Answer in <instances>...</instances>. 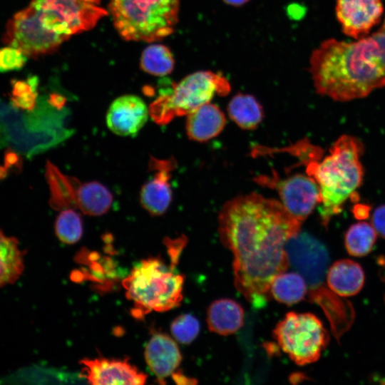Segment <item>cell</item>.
I'll list each match as a JSON object with an SVG mask.
<instances>
[{
	"mask_svg": "<svg viewBox=\"0 0 385 385\" xmlns=\"http://www.w3.org/2000/svg\"><path fill=\"white\" fill-rule=\"evenodd\" d=\"M218 221L220 239L234 256L237 289L255 307L265 304L273 279L289 265L286 243L302 223L281 202L257 193L225 202Z\"/></svg>",
	"mask_w": 385,
	"mask_h": 385,
	"instance_id": "1",
	"label": "cell"
},
{
	"mask_svg": "<svg viewBox=\"0 0 385 385\" xmlns=\"http://www.w3.org/2000/svg\"><path fill=\"white\" fill-rule=\"evenodd\" d=\"M107 11L88 0H31L5 27L2 41L29 58L54 52L72 35L93 28Z\"/></svg>",
	"mask_w": 385,
	"mask_h": 385,
	"instance_id": "2",
	"label": "cell"
},
{
	"mask_svg": "<svg viewBox=\"0 0 385 385\" xmlns=\"http://www.w3.org/2000/svg\"><path fill=\"white\" fill-rule=\"evenodd\" d=\"M309 71L317 93L337 101L361 98L385 86L371 35L354 41L324 40L311 53Z\"/></svg>",
	"mask_w": 385,
	"mask_h": 385,
	"instance_id": "3",
	"label": "cell"
},
{
	"mask_svg": "<svg viewBox=\"0 0 385 385\" xmlns=\"http://www.w3.org/2000/svg\"><path fill=\"white\" fill-rule=\"evenodd\" d=\"M363 145L353 136L344 135L333 145L322 160L308 162L306 173L318 184L320 191L319 213L324 226L339 214L348 198L356 195L363 179L360 162Z\"/></svg>",
	"mask_w": 385,
	"mask_h": 385,
	"instance_id": "4",
	"label": "cell"
},
{
	"mask_svg": "<svg viewBox=\"0 0 385 385\" xmlns=\"http://www.w3.org/2000/svg\"><path fill=\"white\" fill-rule=\"evenodd\" d=\"M183 285V277L173 266L153 257L142 260L123 281L126 297L133 303L134 314L140 317L178 306Z\"/></svg>",
	"mask_w": 385,
	"mask_h": 385,
	"instance_id": "5",
	"label": "cell"
},
{
	"mask_svg": "<svg viewBox=\"0 0 385 385\" xmlns=\"http://www.w3.org/2000/svg\"><path fill=\"white\" fill-rule=\"evenodd\" d=\"M180 0H110L115 28L126 41L154 42L170 35Z\"/></svg>",
	"mask_w": 385,
	"mask_h": 385,
	"instance_id": "6",
	"label": "cell"
},
{
	"mask_svg": "<svg viewBox=\"0 0 385 385\" xmlns=\"http://www.w3.org/2000/svg\"><path fill=\"white\" fill-rule=\"evenodd\" d=\"M230 89L229 81L220 73L196 71L175 83L171 93L156 99L150 106V113L157 123H167L210 103L215 95L226 96Z\"/></svg>",
	"mask_w": 385,
	"mask_h": 385,
	"instance_id": "7",
	"label": "cell"
},
{
	"mask_svg": "<svg viewBox=\"0 0 385 385\" xmlns=\"http://www.w3.org/2000/svg\"><path fill=\"white\" fill-rule=\"evenodd\" d=\"M273 333L280 348L298 365L318 360L329 340L321 321L311 313H287Z\"/></svg>",
	"mask_w": 385,
	"mask_h": 385,
	"instance_id": "8",
	"label": "cell"
},
{
	"mask_svg": "<svg viewBox=\"0 0 385 385\" xmlns=\"http://www.w3.org/2000/svg\"><path fill=\"white\" fill-rule=\"evenodd\" d=\"M255 180L261 185L276 190L281 203L302 224L320 202L319 185L307 174L281 178L273 173L272 175H259Z\"/></svg>",
	"mask_w": 385,
	"mask_h": 385,
	"instance_id": "9",
	"label": "cell"
},
{
	"mask_svg": "<svg viewBox=\"0 0 385 385\" xmlns=\"http://www.w3.org/2000/svg\"><path fill=\"white\" fill-rule=\"evenodd\" d=\"M285 250L289 265L310 288L321 286L329 263L326 247L309 235L299 232L287 241Z\"/></svg>",
	"mask_w": 385,
	"mask_h": 385,
	"instance_id": "10",
	"label": "cell"
},
{
	"mask_svg": "<svg viewBox=\"0 0 385 385\" xmlns=\"http://www.w3.org/2000/svg\"><path fill=\"white\" fill-rule=\"evenodd\" d=\"M384 11L382 0H337L335 6L342 32L355 40L369 36Z\"/></svg>",
	"mask_w": 385,
	"mask_h": 385,
	"instance_id": "11",
	"label": "cell"
},
{
	"mask_svg": "<svg viewBox=\"0 0 385 385\" xmlns=\"http://www.w3.org/2000/svg\"><path fill=\"white\" fill-rule=\"evenodd\" d=\"M175 164L173 158L159 160L151 157L150 159L149 167L154 174L141 188L140 201L143 207L152 215L164 214L171 203L170 179Z\"/></svg>",
	"mask_w": 385,
	"mask_h": 385,
	"instance_id": "12",
	"label": "cell"
},
{
	"mask_svg": "<svg viewBox=\"0 0 385 385\" xmlns=\"http://www.w3.org/2000/svg\"><path fill=\"white\" fill-rule=\"evenodd\" d=\"M83 376L91 384H144L147 376L131 365L128 360L106 358L84 359Z\"/></svg>",
	"mask_w": 385,
	"mask_h": 385,
	"instance_id": "13",
	"label": "cell"
},
{
	"mask_svg": "<svg viewBox=\"0 0 385 385\" xmlns=\"http://www.w3.org/2000/svg\"><path fill=\"white\" fill-rule=\"evenodd\" d=\"M148 115V108L142 98L124 95L111 103L106 113V124L116 135H134L145 125Z\"/></svg>",
	"mask_w": 385,
	"mask_h": 385,
	"instance_id": "14",
	"label": "cell"
},
{
	"mask_svg": "<svg viewBox=\"0 0 385 385\" xmlns=\"http://www.w3.org/2000/svg\"><path fill=\"white\" fill-rule=\"evenodd\" d=\"M145 359L150 371L163 383L165 378L174 374L182 356L178 346L170 337L157 333L146 344Z\"/></svg>",
	"mask_w": 385,
	"mask_h": 385,
	"instance_id": "15",
	"label": "cell"
},
{
	"mask_svg": "<svg viewBox=\"0 0 385 385\" xmlns=\"http://www.w3.org/2000/svg\"><path fill=\"white\" fill-rule=\"evenodd\" d=\"M187 117V135L190 139L197 142H205L216 137L226 123L223 112L210 103L198 107Z\"/></svg>",
	"mask_w": 385,
	"mask_h": 385,
	"instance_id": "16",
	"label": "cell"
},
{
	"mask_svg": "<svg viewBox=\"0 0 385 385\" xmlns=\"http://www.w3.org/2000/svg\"><path fill=\"white\" fill-rule=\"evenodd\" d=\"M46 177L50 190V205L55 210L77 209L82 183L63 174L50 162L46 164Z\"/></svg>",
	"mask_w": 385,
	"mask_h": 385,
	"instance_id": "17",
	"label": "cell"
},
{
	"mask_svg": "<svg viewBox=\"0 0 385 385\" xmlns=\"http://www.w3.org/2000/svg\"><path fill=\"white\" fill-rule=\"evenodd\" d=\"M310 294V297L323 308L335 337L339 339L352 323L354 310L351 305L349 302L339 298V295L331 289L322 286L313 288Z\"/></svg>",
	"mask_w": 385,
	"mask_h": 385,
	"instance_id": "18",
	"label": "cell"
},
{
	"mask_svg": "<svg viewBox=\"0 0 385 385\" xmlns=\"http://www.w3.org/2000/svg\"><path fill=\"white\" fill-rule=\"evenodd\" d=\"M327 285L340 297L356 294L363 287L364 273L360 265L351 260L335 262L327 274Z\"/></svg>",
	"mask_w": 385,
	"mask_h": 385,
	"instance_id": "19",
	"label": "cell"
},
{
	"mask_svg": "<svg viewBox=\"0 0 385 385\" xmlns=\"http://www.w3.org/2000/svg\"><path fill=\"white\" fill-rule=\"evenodd\" d=\"M243 320L242 307L230 299L214 301L207 313V324L210 331L220 335L235 333L242 327Z\"/></svg>",
	"mask_w": 385,
	"mask_h": 385,
	"instance_id": "20",
	"label": "cell"
},
{
	"mask_svg": "<svg viewBox=\"0 0 385 385\" xmlns=\"http://www.w3.org/2000/svg\"><path fill=\"white\" fill-rule=\"evenodd\" d=\"M24 255L18 240L0 230V287L14 283L22 274Z\"/></svg>",
	"mask_w": 385,
	"mask_h": 385,
	"instance_id": "21",
	"label": "cell"
},
{
	"mask_svg": "<svg viewBox=\"0 0 385 385\" xmlns=\"http://www.w3.org/2000/svg\"><path fill=\"white\" fill-rule=\"evenodd\" d=\"M230 118L241 128L253 130L263 118V109L257 100L250 94L235 95L227 106Z\"/></svg>",
	"mask_w": 385,
	"mask_h": 385,
	"instance_id": "22",
	"label": "cell"
},
{
	"mask_svg": "<svg viewBox=\"0 0 385 385\" xmlns=\"http://www.w3.org/2000/svg\"><path fill=\"white\" fill-rule=\"evenodd\" d=\"M113 195L110 190L97 181L81 184L77 209L91 216H100L111 208Z\"/></svg>",
	"mask_w": 385,
	"mask_h": 385,
	"instance_id": "23",
	"label": "cell"
},
{
	"mask_svg": "<svg viewBox=\"0 0 385 385\" xmlns=\"http://www.w3.org/2000/svg\"><path fill=\"white\" fill-rule=\"evenodd\" d=\"M307 289V282L301 274L284 272L273 279L270 294L277 301L290 305L303 299Z\"/></svg>",
	"mask_w": 385,
	"mask_h": 385,
	"instance_id": "24",
	"label": "cell"
},
{
	"mask_svg": "<svg viewBox=\"0 0 385 385\" xmlns=\"http://www.w3.org/2000/svg\"><path fill=\"white\" fill-rule=\"evenodd\" d=\"M175 61L170 49L162 44H152L142 53L140 66L145 72L157 76L170 73Z\"/></svg>",
	"mask_w": 385,
	"mask_h": 385,
	"instance_id": "25",
	"label": "cell"
},
{
	"mask_svg": "<svg viewBox=\"0 0 385 385\" xmlns=\"http://www.w3.org/2000/svg\"><path fill=\"white\" fill-rule=\"evenodd\" d=\"M376 235V232L370 224L366 222L355 223L345 233L346 249L352 256L366 255L371 251Z\"/></svg>",
	"mask_w": 385,
	"mask_h": 385,
	"instance_id": "26",
	"label": "cell"
},
{
	"mask_svg": "<svg viewBox=\"0 0 385 385\" xmlns=\"http://www.w3.org/2000/svg\"><path fill=\"white\" fill-rule=\"evenodd\" d=\"M55 233L59 240L65 244L77 242L83 234L80 214L74 209L62 210L56 219Z\"/></svg>",
	"mask_w": 385,
	"mask_h": 385,
	"instance_id": "27",
	"label": "cell"
},
{
	"mask_svg": "<svg viewBox=\"0 0 385 385\" xmlns=\"http://www.w3.org/2000/svg\"><path fill=\"white\" fill-rule=\"evenodd\" d=\"M36 78L13 80L11 100L13 105L21 109L31 111L36 106L37 93Z\"/></svg>",
	"mask_w": 385,
	"mask_h": 385,
	"instance_id": "28",
	"label": "cell"
},
{
	"mask_svg": "<svg viewBox=\"0 0 385 385\" xmlns=\"http://www.w3.org/2000/svg\"><path fill=\"white\" fill-rule=\"evenodd\" d=\"M170 331L175 339L182 344H190L200 332L198 320L192 315L185 314L175 318L170 326Z\"/></svg>",
	"mask_w": 385,
	"mask_h": 385,
	"instance_id": "29",
	"label": "cell"
},
{
	"mask_svg": "<svg viewBox=\"0 0 385 385\" xmlns=\"http://www.w3.org/2000/svg\"><path fill=\"white\" fill-rule=\"evenodd\" d=\"M28 57L20 49L7 46L0 48V72H9L21 69Z\"/></svg>",
	"mask_w": 385,
	"mask_h": 385,
	"instance_id": "30",
	"label": "cell"
},
{
	"mask_svg": "<svg viewBox=\"0 0 385 385\" xmlns=\"http://www.w3.org/2000/svg\"><path fill=\"white\" fill-rule=\"evenodd\" d=\"M371 36L376 42L377 55L385 71V18L380 27Z\"/></svg>",
	"mask_w": 385,
	"mask_h": 385,
	"instance_id": "31",
	"label": "cell"
},
{
	"mask_svg": "<svg viewBox=\"0 0 385 385\" xmlns=\"http://www.w3.org/2000/svg\"><path fill=\"white\" fill-rule=\"evenodd\" d=\"M371 222L377 235L385 238V205H380L374 210Z\"/></svg>",
	"mask_w": 385,
	"mask_h": 385,
	"instance_id": "32",
	"label": "cell"
},
{
	"mask_svg": "<svg viewBox=\"0 0 385 385\" xmlns=\"http://www.w3.org/2000/svg\"><path fill=\"white\" fill-rule=\"evenodd\" d=\"M369 208L366 205H357L354 207V214L356 218L364 219L369 215Z\"/></svg>",
	"mask_w": 385,
	"mask_h": 385,
	"instance_id": "33",
	"label": "cell"
},
{
	"mask_svg": "<svg viewBox=\"0 0 385 385\" xmlns=\"http://www.w3.org/2000/svg\"><path fill=\"white\" fill-rule=\"evenodd\" d=\"M222 1L229 5L234 6H240L247 3L250 0H222Z\"/></svg>",
	"mask_w": 385,
	"mask_h": 385,
	"instance_id": "34",
	"label": "cell"
}]
</instances>
